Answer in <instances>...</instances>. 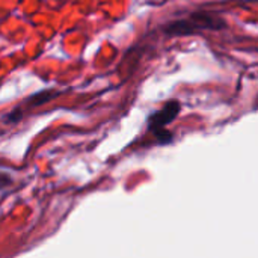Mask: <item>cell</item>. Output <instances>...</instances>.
<instances>
[{"mask_svg":"<svg viewBox=\"0 0 258 258\" xmlns=\"http://www.w3.org/2000/svg\"><path fill=\"white\" fill-rule=\"evenodd\" d=\"M227 27V21L213 12L197 11L189 15V18H181L171 21L163 26V33L169 36H187L204 30H222Z\"/></svg>","mask_w":258,"mask_h":258,"instance_id":"1","label":"cell"},{"mask_svg":"<svg viewBox=\"0 0 258 258\" xmlns=\"http://www.w3.org/2000/svg\"><path fill=\"white\" fill-rule=\"evenodd\" d=\"M181 109V104L177 100H169L166 101L159 110H156L147 121L148 130L154 132L159 128H165L168 124H171L172 121H175V118L178 116Z\"/></svg>","mask_w":258,"mask_h":258,"instance_id":"2","label":"cell"},{"mask_svg":"<svg viewBox=\"0 0 258 258\" xmlns=\"http://www.w3.org/2000/svg\"><path fill=\"white\" fill-rule=\"evenodd\" d=\"M21 118H23V110H21V107H15L14 110H11L8 115H6V121L9 122V124H17L18 121H21Z\"/></svg>","mask_w":258,"mask_h":258,"instance_id":"5","label":"cell"},{"mask_svg":"<svg viewBox=\"0 0 258 258\" xmlns=\"http://www.w3.org/2000/svg\"><path fill=\"white\" fill-rule=\"evenodd\" d=\"M59 95V91H53V89H48V91H41L35 95H32L29 100H27V104L29 106H41V104H45L47 101L53 100L54 97Z\"/></svg>","mask_w":258,"mask_h":258,"instance_id":"3","label":"cell"},{"mask_svg":"<svg viewBox=\"0 0 258 258\" xmlns=\"http://www.w3.org/2000/svg\"><path fill=\"white\" fill-rule=\"evenodd\" d=\"M151 133H153V136L156 139V144H159V145H168V144H172L174 142V133L171 130H168L166 127L165 128L154 130Z\"/></svg>","mask_w":258,"mask_h":258,"instance_id":"4","label":"cell"}]
</instances>
